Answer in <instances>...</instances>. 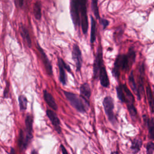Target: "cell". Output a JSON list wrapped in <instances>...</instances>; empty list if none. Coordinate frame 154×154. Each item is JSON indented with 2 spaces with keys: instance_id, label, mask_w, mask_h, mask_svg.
Listing matches in <instances>:
<instances>
[{
  "instance_id": "cell-27",
  "label": "cell",
  "mask_w": 154,
  "mask_h": 154,
  "mask_svg": "<svg viewBox=\"0 0 154 154\" xmlns=\"http://www.w3.org/2000/svg\"><path fill=\"white\" fill-rule=\"evenodd\" d=\"M100 23L102 25L103 29H105L109 24V21L105 19H103V18L100 19Z\"/></svg>"
},
{
  "instance_id": "cell-6",
  "label": "cell",
  "mask_w": 154,
  "mask_h": 154,
  "mask_svg": "<svg viewBox=\"0 0 154 154\" xmlns=\"http://www.w3.org/2000/svg\"><path fill=\"white\" fill-rule=\"evenodd\" d=\"M70 13L72 22L75 26H79L81 25L80 10L79 0H72L70 1Z\"/></svg>"
},
{
  "instance_id": "cell-13",
  "label": "cell",
  "mask_w": 154,
  "mask_h": 154,
  "mask_svg": "<svg viewBox=\"0 0 154 154\" xmlns=\"http://www.w3.org/2000/svg\"><path fill=\"white\" fill-rule=\"evenodd\" d=\"M80 97L84 100L86 104L89 106L90 98L91 94V91L89 84L87 82L83 83L80 87Z\"/></svg>"
},
{
  "instance_id": "cell-28",
  "label": "cell",
  "mask_w": 154,
  "mask_h": 154,
  "mask_svg": "<svg viewBox=\"0 0 154 154\" xmlns=\"http://www.w3.org/2000/svg\"><path fill=\"white\" fill-rule=\"evenodd\" d=\"M14 3L16 4V5L19 7H22L23 4V1H20V0H18V1H14Z\"/></svg>"
},
{
  "instance_id": "cell-21",
  "label": "cell",
  "mask_w": 154,
  "mask_h": 154,
  "mask_svg": "<svg viewBox=\"0 0 154 154\" xmlns=\"http://www.w3.org/2000/svg\"><path fill=\"white\" fill-rule=\"evenodd\" d=\"M128 80H129V84H130V86L132 90V91L136 94V95L138 96V99H140V96L139 94V93H138V86L137 85V84L135 81V79H134V73H133V72H131L129 76V78H128Z\"/></svg>"
},
{
  "instance_id": "cell-20",
  "label": "cell",
  "mask_w": 154,
  "mask_h": 154,
  "mask_svg": "<svg viewBox=\"0 0 154 154\" xmlns=\"http://www.w3.org/2000/svg\"><path fill=\"white\" fill-rule=\"evenodd\" d=\"M91 32H90V43L93 44L96 40V22L94 18L91 16Z\"/></svg>"
},
{
  "instance_id": "cell-8",
  "label": "cell",
  "mask_w": 154,
  "mask_h": 154,
  "mask_svg": "<svg viewBox=\"0 0 154 154\" xmlns=\"http://www.w3.org/2000/svg\"><path fill=\"white\" fill-rule=\"evenodd\" d=\"M103 54H102V48L101 44H99V47L97 50L95 60L93 64V76L94 78H97L99 77V72L101 67L103 66Z\"/></svg>"
},
{
  "instance_id": "cell-30",
  "label": "cell",
  "mask_w": 154,
  "mask_h": 154,
  "mask_svg": "<svg viewBox=\"0 0 154 154\" xmlns=\"http://www.w3.org/2000/svg\"><path fill=\"white\" fill-rule=\"evenodd\" d=\"M31 154H37V152L35 149H34V150H32V152H31Z\"/></svg>"
},
{
  "instance_id": "cell-9",
  "label": "cell",
  "mask_w": 154,
  "mask_h": 154,
  "mask_svg": "<svg viewBox=\"0 0 154 154\" xmlns=\"http://www.w3.org/2000/svg\"><path fill=\"white\" fill-rule=\"evenodd\" d=\"M57 60V64L59 69V79L63 85H66L67 83V78L65 70L71 73V69L69 66L61 58L58 57Z\"/></svg>"
},
{
  "instance_id": "cell-3",
  "label": "cell",
  "mask_w": 154,
  "mask_h": 154,
  "mask_svg": "<svg viewBox=\"0 0 154 154\" xmlns=\"http://www.w3.org/2000/svg\"><path fill=\"white\" fill-rule=\"evenodd\" d=\"M64 94L70 105L75 109L81 113L86 112L87 109L83 102L84 100L81 97H79L77 94L73 93L67 91H64Z\"/></svg>"
},
{
  "instance_id": "cell-15",
  "label": "cell",
  "mask_w": 154,
  "mask_h": 154,
  "mask_svg": "<svg viewBox=\"0 0 154 154\" xmlns=\"http://www.w3.org/2000/svg\"><path fill=\"white\" fill-rule=\"evenodd\" d=\"M99 78L100 79V84L103 87H108L109 85V80L108 78V73L106 70L105 66L103 65L99 72Z\"/></svg>"
},
{
  "instance_id": "cell-2",
  "label": "cell",
  "mask_w": 154,
  "mask_h": 154,
  "mask_svg": "<svg viewBox=\"0 0 154 154\" xmlns=\"http://www.w3.org/2000/svg\"><path fill=\"white\" fill-rule=\"evenodd\" d=\"M120 84L124 93V102L127 105V108L131 117L135 119L137 117V112L134 106V97L126 84Z\"/></svg>"
},
{
  "instance_id": "cell-17",
  "label": "cell",
  "mask_w": 154,
  "mask_h": 154,
  "mask_svg": "<svg viewBox=\"0 0 154 154\" xmlns=\"http://www.w3.org/2000/svg\"><path fill=\"white\" fill-rule=\"evenodd\" d=\"M20 33L23 39V40L25 42V43L28 45V46L31 47V37H30L28 30L26 28V27L23 24L20 25Z\"/></svg>"
},
{
  "instance_id": "cell-19",
  "label": "cell",
  "mask_w": 154,
  "mask_h": 154,
  "mask_svg": "<svg viewBox=\"0 0 154 154\" xmlns=\"http://www.w3.org/2000/svg\"><path fill=\"white\" fill-rule=\"evenodd\" d=\"M146 94L151 112L154 113V97L152 94L150 87H149V85H147V86L146 87Z\"/></svg>"
},
{
  "instance_id": "cell-1",
  "label": "cell",
  "mask_w": 154,
  "mask_h": 154,
  "mask_svg": "<svg viewBox=\"0 0 154 154\" xmlns=\"http://www.w3.org/2000/svg\"><path fill=\"white\" fill-rule=\"evenodd\" d=\"M135 59V52L133 48H129L127 54H119L116 58L112 73L116 78H119L120 71H128Z\"/></svg>"
},
{
  "instance_id": "cell-18",
  "label": "cell",
  "mask_w": 154,
  "mask_h": 154,
  "mask_svg": "<svg viewBox=\"0 0 154 154\" xmlns=\"http://www.w3.org/2000/svg\"><path fill=\"white\" fill-rule=\"evenodd\" d=\"M142 141L140 139L138 138H135L132 141L131 146V149L132 150V152L134 154L137 153L141 149V147L142 146Z\"/></svg>"
},
{
  "instance_id": "cell-24",
  "label": "cell",
  "mask_w": 154,
  "mask_h": 154,
  "mask_svg": "<svg viewBox=\"0 0 154 154\" xmlns=\"http://www.w3.org/2000/svg\"><path fill=\"white\" fill-rule=\"evenodd\" d=\"M19 100V108L20 111H25L27 108V104H28V100L25 96L24 95H20L18 97Z\"/></svg>"
},
{
  "instance_id": "cell-31",
  "label": "cell",
  "mask_w": 154,
  "mask_h": 154,
  "mask_svg": "<svg viewBox=\"0 0 154 154\" xmlns=\"http://www.w3.org/2000/svg\"><path fill=\"white\" fill-rule=\"evenodd\" d=\"M10 154H15V150L13 148H11V149Z\"/></svg>"
},
{
  "instance_id": "cell-7",
  "label": "cell",
  "mask_w": 154,
  "mask_h": 154,
  "mask_svg": "<svg viewBox=\"0 0 154 154\" xmlns=\"http://www.w3.org/2000/svg\"><path fill=\"white\" fill-rule=\"evenodd\" d=\"M33 117L30 114H27L25 120V129L24 131L25 133V146L26 147L28 146L30 144L32 138H33Z\"/></svg>"
},
{
  "instance_id": "cell-14",
  "label": "cell",
  "mask_w": 154,
  "mask_h": 154,
  "mask_svg": "<svg viewBox=\"0 0 154 154\" xmlns=\"http://www.w3.org/2000/svg\"><path fill=\"white\" fill-rule=\"evenodd\" d=\"M43 98H44V100L46 102V103L52 109H54L55 111H57L58 109V106L55 100L54 97L46 90H43Z\"/></svg>"
},
{
  "instance_id": "cell-16",
  "label": "cell",
  "mask_w": 154,
  "mask_h": 154,
  "mask_svg": "<svg viewBox=\"0 0 154 154\" xmlns=\"http://www.w3.org/2000/svg\"><path fill=\"white\" fill-rule=\"evenodd\" d=\"M144 121L148 128L149 138L154 141V119L153 118L149 119L146 115L143 116Z\"/></svg>"
},
{
  "instance_id": "cell-5",
  "label": "cell",
  "mask_w": 154,
  "mask_h": 154,
  "mask_svg": "<svg viewBox=\"0 0 154 154\" xmlns=\"http://www.w3.org/2000/svg\"><path fill=\"white\" fill-rule=\"evenodd\" d=\"M86 0H79V10H80V18H81V26L82 32L85 34L87 32L88 28V22L87 17Z\"/></svg>"
},
{
  "instance_id": "cell-25",
  "label": "cell",
  "mask_w": 154,
  "mask_h": 154,
  "mask_svg": "<svg viewBox=\"0 0 154 154\" xmlns=\"http://www.w3.org/2000/svg\"><path fill=\"white\" fill-rule=\"evenodd\" d=\"M91 8L93 11V13L94 16H96V18L100 20V16H99V8L97 6V1L96 0H93L91 1Z\"/></svg>"
},
{
  "instance_id": "cell-10",
  "label": "cell",
  "mask_w": 154,
  "mask_h": 154,
  "mask_svg": "<svg viewBox=\"0 0 154 154\" xmlns=\"http://www.w3.org/2000/svg\"><path fill=\"white\" fill-rule=\"evenodd\" d=\"M72 56V59L74 61L76 65V71L79 72L81 69L82 62V53L79 46L76 43H74L73 45Z\"/></svg>"
},
{
  "instance_id": "cell-26",
  "label": "cell",
  "mask_w": 154,
  "mask_h": 154,
  "mask_svg": "<svg viewBox=\"0 0 154 154\" xmlns=\"http://www.w3.org/2000/svg\"><path fill=\"white\" fill-rule=\"evenodd\" d=\"M146 154H153L154 152V143L149 141L146 144Z\"/></svg>"
},
{
  "instance_id": "cell-23",
  "label": "cell",
  "mask_w": 154,
  "mask_h": 154,
  "mask_svg": "<svg viewBox=\"0 0 154 154\" xmlns=\"http://www.w3.org/2000/svg\"><path fill=\"white\" fill-rule=\"evenodd\" d=\"M18 146L21 150H25V133L22 129H20L19 131V138H18Z\"/></svg>"
},
{
  "instance_id": "cell-12",
  "label": "cell",
  "mask_w": 154,
  "mask_h": 154,
  "mask_svg": "<svg viewBox=\"0 0 154 154\" xmlns=\"http://www.w3.org/2000/svg\"><path fill=\"white\" fill-rule=\"evenodd\" d=\"M46 115L49 119L50 120L51 123L52 124L55 131L58 133H61V123L60 120L57 116V114L52 110L50 109H48L46 111Z\"/></svg>"
},
{
  "instance_id": "cell-22",
  "label": "cell",
  "mask_w": 154,
  "mask_h": 154,
  "mask_svg": "<svg viewBox=\"0 0 154 154\" xmlns=\"http://www.w3.org/2000/svg\"><path fill=\"white\" fill-rule=\"evenodd\" d=\"M33 13L35 18L37 20H40L42 17L41 2L40 1H35L33 5Z\"/></svg>"
},
{
  "instance_id": "cell-29",
  "label": "cell",
  "mask_w": 154,
  "mask_h": 154,
  "mask_svg": "<svg viewBox=\"0 0 154 154\" xmlns=\"http://www.w3.org/2000/svg\"><path fill=\"white\" fill-rule=\"evenodd\" d=\"M61 149L63 154H69V153L67 152V151L65 147L63 144H61Z\"/></svg>"
},
{
  "instance_id": "cell-11",
  "label": "cell",
  "mask_w": 154,
  "mask_h": 154,
  "mask_svg": "<svg viewBox=\"0 0 154 154\" xmlns=\"http://www.w3.org/2000/svg\"><path fill=\"white\" fill-rule=\"evenodd\" d=\"M37 49L40 53V56L41 57V59L43 61V65L45 66V70L47 72V73L49 75L52 76L53 75V72H52V64L49 60V58H48L46 53L45 52L44 50L42 48V47L39 45V44L37 43Z\"/></svg>"
},
{
  "instance_id": "cell-4",
  "label": "cell",
  "mask_w": 154,
  "mask_h": 154,
  "mask_svg": "<svg viewBox=\"0 0 154 154\" xmlns=\"http://www.w3.org/2000/svg\"><path fill=\"white\" fill-rule=\"evenodd\" d=\"M103 106L108 120L114 125L117 123V119L114 113V105L112 98L109 96L105 97L103 100Z\"/></svg>"
}]
</instances>
